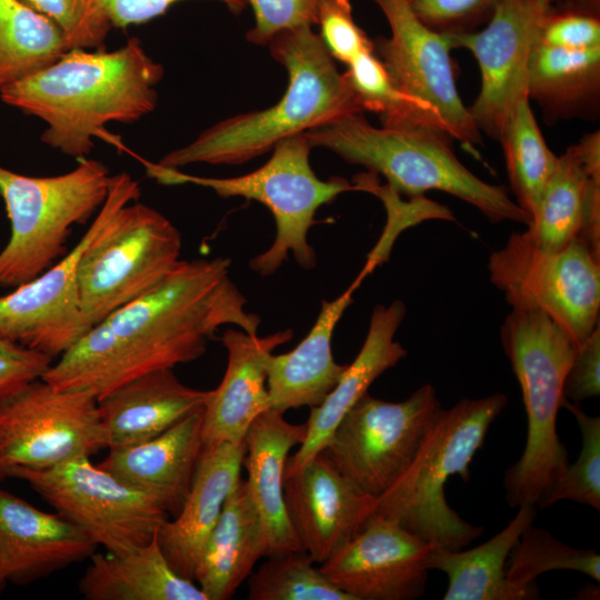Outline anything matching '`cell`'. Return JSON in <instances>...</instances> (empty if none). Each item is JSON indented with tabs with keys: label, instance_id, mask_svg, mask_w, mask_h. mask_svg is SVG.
<instances>
[{
	"label": "cell",
	"instance_id": "obj_8",
	"mask_svg": "<svg viewBox=\"0 0 600 600\" xmlns=\"http://www.w3.org/2000/svg\"><path fill=\"white\" fill-rule=\"evenodd\" d=\"M111 174L104 163L84 158L71 171L34 177L0 164V196L10 237L0 251V287L17 288L57 262L72 227L103 204Z\"/></svg>",
	"mask_w": 600,
	"mask_h": 600
},
{
	"label": "cell",
	"instance_id": "obj_26",
	"mask_svg": "<svg viewBox=\"0 0 600 600\" xmlns=\"http://www.w3.org/2000/svg\"><path fill=\"white\" fill-rule=\"evenodd\" d=\"M306 433V423H290L282 412L268 409L246 434V483L260 518L264 557L303 550L288 519L283 483L288 454Z\"/></svg>",
	"mask_w": 600,
	"mask_h": 600
},
{
	"label": "cell",
	"instance_id": "obj_19",
	"mask_svg": "<svg viewBox=\"0 0 600 600\" xmlns=\"http://www.w3.org/2000/svg\"><path fill=\"white\" fill-rule=\"evenodd\" d=\"M526 236L556 251L573 240L600 256V131L583 136L558 158Z\"/></svg>",
	"mask_w": 600,
	"mask_h": 600
},
{
	"label": "cell",
	"instance_id": "obj_33",
	"mask_svg": "<svg viewBox=\"0 0 600 600\" xmlns=\"http://www.w3.org/2000/svg\"><path fill=\"white\" fill-rule=\"evenodd\" d=\"M498 141L516 202L531 219L559 156L548 147L528 97L514 107Z\"/></svg>",
	"mask_w": 600,
	"mask_h": 600
},
{
	"label": "cell",
	"instance_id": "obj_7",
	"mask_svg": "<svg viewBox=\"0 0 600 600\" xmlns=\"http://www.w3.org/2000/svg\"><path fill=\"white\" fill-rule=\"evenodd\" d=\"M311 149L303 133L292 136L276 144L263 166L230 178L192 176L149 161L143 164L147 176L160 184L192 183L209 188L221 198L242 197L263 204L274 219L276 238L249 266L259 276L268 277L278 271L290 252L301 268H313L317 254L308 233L318 209L343 192L357 191L353 183L341 177L319 179L310 164Z\"/></svg>",
	"mask_w": 600,
	"mask_h": 600
},
{
	"label": "cell",
	"instance_id": "obj_47",
	"mask_svg": "<svg viewBox=\"0 0 600 600\" xmlns=\"http://www.w3.org/2000/svg\"><path fill=\"white\" fill-rule=\"evenodd\" d=\"M539 1H541L542 3H544V4L551 7V4H552V2H553L554 0H539Z\"/></svg>",
	"mask_w": 600,
	"mask_h": 600
},
{
	"label": "cell",
	"instance_id": "obj_21",
	"mask_svg": "<svg viewBox=\"0 0 600 600\" xmlns=\"http://www.w3.org/2000/svg\"><path fill=\"white\" fill-rule=\"evenodd\" d=\"M292 329L264 337L228 328L221 337L227 368L219 386L210 390L202 417L203 447L244 441L252 422L270 409L267 361L273 350L290 341Z\"/></svg>",
	"mask_w": 600,
	"mask_h": 600
},
{
	"label": "cell",
	"instance_id": "obj_11",
	"mask_svg": "<svg viewBox=\"0 0 600 600\" xmlns=\"http://www.w3.org/2000/svg\"><path fill=\"white\" fill-rule=\"evenodd\" d=\"M3 476L27 482L108 552L150 543L170 518L158 500L93 464L90 457L47 469L12 468Z\"/></svg>",
	"mask_w": 600,
	"mask_h": 600
},
{
	"label": "cell",
	"instance_id": "obj_48",
	"mask_svg": "<svg viewBox=\"0 0 600 600\" xmlns=\"http://www.w3.org/2000/svg\"><path fill=\"white\" fill-rule=\"evenodd\" d=\"M2 480H4V479H3V477H2L1 473H0V482H1Z\"/></svg>",
	"mask_w": 600,
	"mask_h": 600
},
{
	"label": "cell",
	"instance_id": "obj_43",
	"mask_svg": "<svg viewBox=\"0 0 600 600\" xmlns=\"http://www.w3.org/2000/svg\"><path fill=\"white\" fill-rule=\"evenodd\" d=\"M600 394V324L577 347L563 382V397L580 403Z\"/></svg>",
	"mask_w": 600,
	"mask_h": 600
},
{
	"label": "cell",
	"instance_id": "obj_31",
	"mask_svg": "<svg viewBox=\"0 0 600 600\" xmlns=\"http://www.w3.org/2000/svg\"><path fill=\"white\" fill-rule=\"evenodd\" d=\"M527 94L549 119L593 116L600 101V47L567 50L537 42L528 64Z\"/></svg>",
	"mask_w": 600,
	"mask_h": 600
},
{
	"label": "cell",
	"instance_id": "obj_13",
	"mask_svg": "<svg viewBox=\"0 0 600 600\" xmlns=\"http://www.w3.org/2000/svg\"><path fill=\"white\" fill-rule=\"evenodd\" d=\"M108 448L98 399L36 380L0 400V473L47 469Z\"/></svg>",
	"mask_w": 600,
	"mask_h": 600
},
{
	"label": "cell",
	"instance_id": "obj_34",
	"mask_svg": "<svg viewBox=\"0 0 600 600\" xmlns=\"http://www.w3.org/2000/svg\"><path fill=\"white\" fill-rule=\"evenodd\" d=\"M506 570L512 586L537 599L539 589L536 579L547 571L573 570L599 582L600 557L592 549H574L564 544L532 522L511 549Z\"/></svg>",
	"mask_w": 600,
	"mask_h": 600
},
{
	"label": "cell",
	"instance_id": "obj_45",
	"mask_svg": "<svg viewBox=\"0 0 600 600\" xmlns=\"http://www.w3.org/2000/svg\"><path fill=\"white\" fill-rule=\"evenodd\" d=\"M580 2L587 8L599 11L600 0H580Z\"/></svg>",
	"mask_w": 600,
	"mask_h": 600
},
{
	"label": "cell",
	"instance_id": "obj_39",
	"mask_svg": "<svg viewBox=\"0 0 600 600\" xmlns=\"http://www.w3.org/2000/svg\"><path fill=\"white\" fill-rule=\"evenodd\" d=\"M317 24L334 60L348 64L359 54L373 51V41L353 19L350 0H321Z\"/></svg>",
	"mask_w": 600,
	"mask_h": 600
},
{
	"label": "cell",
	"instance_id": "obj_9",
	"mask_svg": "<svg viewBox=\"0 0 600 600\" xmlns=\"http://www.w3.org/2000/svg\"><path fill=\"white\" fill-rule=\"evenodd\" d=\"M181 234L166 216L138 200L121 201L79 263V303L88 326L159 286L181 261Z\"/></svg>",
	"mask_w": 600,
	"mask_h": 600
},
{
	"label": "cell",
	"instance_id": "obj_27",
	"mask_svg": "<svg viewBox=\"0 0 600 600\" xmlns=\"http://www.w3.org/2000/svg\"><path fill=\"white\" fill-rule=\"evenodd\" d=\"M359 284L356 279L336 299L322 300L314 324L294 349L270 354L267 361L270 409L284 413L290 409L313 408L334 388L347 364L334 361L331 339Z\"/></svg>",
	"mask_w": 600,
	"mask_h": 600
},
{
	"label": "cell",
	"instance_id": "obj_23",
	"mask_svg": "<svg viewBox=\"0 0 600 600\" xmlns=\"http://www.w3.org/2000/svg\"><path fill=\"white\" fill-rule=\"evenodd\" d=\"M406 313L407 308L401 300L373 308L366 339L356 359L347 364L323 401L310 408L306 438L299 450L287 459L284 478L320 452L340 420L368 392L373 381L407 356V350L394 340Z\"/></svg>",
	"mask_w": 600,
	"mask_h": 600
},
{
	"label": "cell",
	"instance_id": "obj_17",
	"mask_svg": "<svg viewBox=\"0 0 600 600\" xmlns=\"http://www.w3.org/2000/svg\"><path fill=\"white\" fill-rule=\"evenodd\" d=\"M436 546L373 513L319 569L352 600H411L423 594Z\"/></svg>",
	"mask_w": 600,
	"mask_h": 600
},
{
	"label": "cell",
	"instance_id": "obj_29",
	"mask_svg": "<svg viewBox=\"0 0 600 600\" xmlns=\"http://www.w3.org/2000/svg\"><path fill=\"white\" fill-rule=\"evenodd\" d=\"M79 581L87 600H208L199 586L178 574L156 538L121 553L94 552Z\"/></svg>",
	"mask_w": 600,
	"mask_h": 600
},
{
	"label": "cell",
	"instance_id": "obj_18",
	"mask_svg": "<svg viewBox=\"0 0 600 600\" xmlns=\"http://www.w3.org/2000/svg\"><path fill=\"white\" fill-rule=\"evenodd\" d=\"M283 494L298 540L319 564L361 530L377 502L352 486L322 450L284 478Z\"/></svg>",
	"mask_w": 600,
	"mask_h": 600
},
{
	"label": "cell",
	"instance_id": "obj_10",
	"mask_svg": "<svg viewBox=\"0 0 600 600\" xmlns=\"http://www.w3.org/2000/svg\"><path fill=\"white\" fill-rule=\"evenodd\" d=\"M488 271L512 309L542 311L577 346L600 324V256L580 240L548 251L512 233L489 257Z\"/></svg>",
	"mask_w": 600,
	"mask_h": 600
},
{
	"label": "cell",
	"instance_id": "obj_36",
	"mask_svg": "<svg viewBox=\"0 0 600 600\" xmlns=\"http://www.w3.org/2000/svg\"><path fill=\"white\" fill-rule=\"evenodd\" d=\"M562 407L576 418L582 434V448L574 463L539 496L537 507L548 508L571 500L600 510V418L587 414L579 403L563 399Z\"/></svg>",
	"mask_w": 600,
	"mask_h": 600
},
{
	"label": "cell",
	"instance_id": "obj_15",
	"mask_svg": "<svg viewBox=\"0 0 600 600\" xmlns=\"http://www.w3.org/2000/svg\"><path fill=\"white\" fill-rule=\"evenodd\" d=\"M390 27L389 37L373 41V53L393 87L434 112L456 139L477 153L481 132L463 104L456 84L449 36L426 26L408 0H371Z\"/></svg>",
	"mask_w": 600,
	"mask_h": 600
},
{
	"label": "cell",
	"instance_id": "obj_3",
	"mask_svg": "<svg viewBox=\"0 0 600 600\" xmlns=\"http://www.w3.org/2000/svg\"><path fill=\"white\" fill-rule=\"evenodd\" d=\"M288 72L281 99L262 110L237 113L200 132L158 162L173 169L196 163L236 166L272 150L280 141L363 113L319 33L303 26L277 33L267 44Z\"/></svg>",
	"mask_w": 600,
	"mask_h": 600
},
{
	"label": "cell",
	"instance_id": "obj_30",
	"mask_svg": "<svg viewBox=\"0 0 600 600\" xmlns=\"http://www.w3.org/2000/svg\"><path fill=\"white\" fill-rule=\"evenodd\" d=\"M537 504L524 502L516 517L499 533L470 550L434 548L429 570L448 577L444 600H529L531 593L516 588L507 578V560L523 530L534 521Z\"/></svg>",
	"mask_w": 600,
	"mask_h": 600
},
{
	"label": "cell",
	"instance_id": "obj_6",
	"mask_svg": "<svg viewBox=\"0 0 600 600\" xmlns=\"http://www.w3.org/2000/svg\"><path fill=\"white\" fill-rule=\"evenodd\" d=\"M500 340L520 384L528 421L522 456L504 472L506 500L511 508L537 504L569 464L556 427L564 378L578 346L534 309H511L500 327Z\"/></svg>",
	"mask_w": 600,
	"mask_h": 600
},
{
	"label": "cell",
	"instance_id": "obj_32",
	"mask_svg": "<svg viewBox=\"0 0 600 600\" xmlns=\"http://www.w3.org/2000/svg\"><path fill=\"white\" fill-rule=\"evenodd\" d=\"M68 49L60 29L21 0H0V91Z\"/></svg>",
	"mask_w": 600,
	"mask_h": 600
},
{
	"label": "cell",
	"instance_id": "obj_41",
	"mask_svg": "<svg viewBox=\"0 0 600 600\" xmlns=\"http://www.w3.org/2000/svg\"><path fill=\"white\" fill-rule=\"evenodd\" d=\"M499 0H408L430 29L447 34L469 32L487 22Z\"/></svg>",
	"mask_w": 600,
	"mask_h": 600
},
{
	"label": "cell",
	"instance_id": "obj_5",
	"mask_svg": "<svg viewBox=\"0 0 600 600\" xmlns=\"http://www.w3.org/2000/svg\"><path fill=\"white\" fill-rule=\"evenodd\" d=\"M507 403L508 397L496 392L441 408L408 467L377 497L374 513L440 549L460 550L478 539L483 528L448 504L444 487L456 474L470 478L473 457Z\"/></svg>",
	"mask_w": 600,
	"mask_h": 600
},
{
	"label": "cell",
	"instance_id": "obj_35",
	"mask_svg": "<svg viewBox=\"0 0 600 600\" xmlns=\"http://www.w3.org/2000/svg\"><path fill=\"white\" fill-rule=\"evenodd\" d=\"M267 558L249 576V600H352L314 567L304 550Z\"/></svg>",
	"mask_w": 600,
	"mask_h": 600
},
{
	"label": "cell",
	"instance_id": "obj_16",
	"mask_svg": "<svg viewBox=\"0 0 600 600\" xmlns=\"http://www.w3.org/2000/svg\"><path fill=\"white\" fill-rule=\"evenodd\" d=\"M549 8L539 0H499L483 29L448 34L452 49H467L478 63L480 90L468 110L478 130L493 140L528 97V64Z\"/></svg>",
	"mask_w": 600,
	"mask_h": 600
},
{
	"label": "cell",
	"instance_id": "obj_1",
	"mask_svg": "<svg viewBox=\"0 0 600 600\" xmlns=\"http://www.w3.org/2000/svg\"><path fill=\"white\" fill-rule=\"evenodd\" d=\"M231 260H181L142 297L90 328L52 363L43 380L101 398L150 371L197 360L223 326L258 334L261 319L230 277Z\"/></svg>",
	"mask_w": 600,
	"mask_h": 600
},
{
	"label": "cell",
	"instance_id": "obj_25",
	"mask_svg": "<svg viewBox=\"0 0 600 600\" xmlns=\"http://www.w3.org/2000/svg\"><path fill=\"white\" fill-rule=\"evenodd\" d=\"M210 390L183 384L172 369L136 377L98 399L108 449L154 438L203 409Z\"/></svg>",
	"mask_w": 600,
	"mask_h": 600
},
{
	"label": "cell",
	"instance_id": "obj_20",
	"mask_svg": "<svg viewBox=\"0 0 600 600\" xmlns=\"http://www.w3.org/2000/svg\"><path fill=\"white\" fill-rule=\"evenodd\" d=\"M97 547L57 511H42L0 487V573L7 582H34L89 559Z\"/></svg>",
	"mask_w": 600,
	"mask_h": 600
},
{
	"label": "cell",
	"instance_id": "obj_46",
	"mask_svg": "<svg viewBox=\"0 0 600 600\" xmlns=\"http://www.w3.org/2000/svg\"><path fill=\"white\" fill-rule=\"evenodd\" d=\"M7 580L3 578V576L0 573V594L1 592L3 591V589L6 588V584H7Z\"/></svg>",
	"mask_w": 600,
	"mask_h": 600
},
{
	"label": "cell",
	"instance_id": "obj_28",
	"mask_svg": "<svg viewBox=\"0 0 600 600\" xmlns=\"http://www.w3.org/2000/svg\"><path fill=\"white\" fill-rule=\"evenodd\" d=\"M262 557L264 543L260 518L249 497L246 479L240 478L208 538L193 581L208 600H228Z\"/></svg>",
	"mask_w": 600,
	"mask_h": 600
},
{
	"label": "cell",
	"instance_id": "obj_2",
	"mask_svg": "<svg viewBox=\"0 0 600 600\" xmlns=\"http://www.w3.org/2000/svg\"><path fill=\"white\" fill-rule=\"evenodd\" d=\"M163 66L132 37L114 49L67 50L49 66L7 86L0 99L42 120V143L78 161L110 122L133 123L154 110Z\"/></svg>",
	"mask_w": 600,
	"mask_h": 600
},
{
	"label": "cell",
	"instance_id": "obj_14",
	"mask_svg": "<svg viewBox=\"0 0 600 600\" xmlns=\"http://www.w3.org/2000/svg\"><path fill=\"white\" fill-rule=\"evenodd\" d=\"M140 184L122 171L110 177L107 198L77 244L44 272L0 296V334L59 358L89 329L79 303L81 257L123 200H138Z\"/></svg>",
	"mask_w": 600,
	"mask_h": 600
},
{
	"label": "cell",
	"instance_id": "obj_38",
	"mask_svg": "<svg viewBox=\"0 0 600 600\" xmlns=\"http://www.w3.org/2000/svg\"><path fill=\"white\" fill-rule=\"evenodd\" d=\"M538 43L567 50L600 47L599 11L584 6L548 9L542 18Z\"/></svg>",
	"mask_w": 600,
	"mask_h": 600
},
{
	"label": "cell",
	"instance_id": "obj_44",
	"mask_svg": "<svg viewBox=\"0 0 600 600\" xmlns=\"http://www.w3.org/2000/svg\"><path fill=\"white\" fill-rule=\"evenodd\" d=\"M181 0H102L112 28L127 29L162 16ZM224 4L232 13L240 14L248 7L247 0H214Z\"/></svg>",
	"mask_w": 600,
	"mask_h": 600
},
{
	"label": "cell",
	"instance_id": "obj_24",
	"mask_svg": "<svg viewBox=\"0 0 600 600\" xmlns=\"http://www.w3.org/2000/svg\"><path fill=\"white\" fill-rule=\"evenodd\" d=\"M203 409L147 441L109 449L98 466L153 497L170 518L177 516L190 491L203 450Z\"/></svg>",
	"mask_w": 600,
	"mask_h": 600
},
{
	"label": "cell",
	"instance_id": "obj_37",
	"mask_svg": "<svg viewBox=\"0 0 600 600\" xmlns=\"http://www.w3.org/2000/svg\"><path fill=\"white\" fill-rule=\"evenodd\" d=\"M21 1L60 29L68 49L104 48L112 24L102 0Z\"/></svg>",
	"mask_w": 600,
	"mask_h": 600
},
{
	"label": "cell",
	"instance_id": "obj_12",
	"mask_svg": "<svg viewBox=\"0 0 600 600\" xmlns=\"http://www.w3.org/2000/svg\"><path fill=\"white\" fill-rule=\"evenodd\" d=\"M440 409L429 383L400 402L367 392L340 420L322 451L352 486L377 498L408 467Z\"/></svg>",
	"mask_w": 600,
	"mask_h": 600
},
{
	"label": "cell",
	"instance_id": "obj_42",
	"mask_svg": "<svg viewBox=\"0 0 600 600\" xmlns=\"http://www.w3.org/2000/svg\"><path fill=\"white\" fill-rule=\"evenodd\" d=\"M53 358L0 334V400L42 379Z\"/></svg>",
	"mask_w": 600,
	"mask_h": 600
},
{
	"label": "cell",
	"instance_id": "obj_22",
	"mask_svg": "<svg viewBox=\"0 0 600 600\" xmlns=\"http://www.w3.org/2000/svg\"><path fill=\"white\" fill-rule=\"evenodd\" d=\"M244 456V441L203 447L181 510L159 528L158 544L171 568L181 577L193 581L208 538L227 497L240 479Z\"/></svg>",
	"mask_w": 600,
	"mask_h": 600
},
{
	"label": "cell",
	"instance_id": "obj_4",
	"mask_svg": "<svg viewBox=\"0 0 600 600\" xmlns=\"http://www.w3.org/2000/svg\"><path fill=\"white\" fill-rule=\"evenodd\" d=\"M311 148L327 149L344 161L387 179L397 193L410 198L438 190L474 207L493 223L528 226L530 217L503 186L483 181L457 157L450 137L423 127H374L354 113L306 131Z\"/></svg>",
	"mask_w": 600,
	"mask_h": 600
},
{
	"label": "cell",
	"instance_id": "obj_40",
	"mask_svg": "<svg viewBox=\"0 0 600 600\" xmlns=\"http://www.w3.org/2000/svg\"><path fill=\"white\" fill-rule=\"evenodd\" d=\"M254 16L246 38L257 46H267L280 31L318 23L321 0H247Z\"/></svg>",
	"mask_w": 600,
	"mask_h": 600
}]
</instances>
